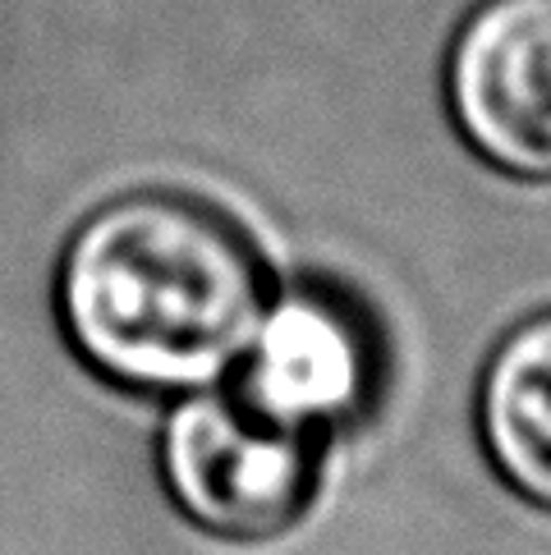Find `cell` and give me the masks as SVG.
<instances>
[{
    "mask_svg": "<svg viewBox=\"0 0 551 555\" xmlns=\"http://www.w3.org/2000/svg\"><path fill=\"white\" fill-rule=\"evenodd\" d=\"M267 304V262L248 230L207 197L170 189L97 207L55 275V312L78 359L148 395L221 382Z\"/></svg>",
    "mask_w": 551,
    "mask_h": 555,
    "instance_id": "1",
    "label": "cell"
},
{
    "mask_svg": "<svg viewBox=\"0 0 551 555\" xmlns=\"http://www.w3.org/2000/svg\"><path fill=\"white\" fill-rule=\"evenodd\" d=\"M162 473L198 528L226 542H271L304 519L318 491V450L304 427L244 395L193 390L166 423Z\"/></svg>",
    "mask_w": 551,
    "mask_h": 555,
    "instance_id": "2",
    "label": "cell"
},
{
    "mask_svg": "<svg viewBox=\"0 0 551 555\" xmlns=\"http://www.w3.org/2000/svg\"><path fill=\"white\" fill-rule=\"evenodd\" d=\"M446 111L491 170L551 184V0H478L446 55Z\"/></svg>",
    "mask_w": 551,
    "mask_h": 555,
    "instance_id": "3",
    "label": "cell"
},
{
    "mask_svg": "<svg viewBox=\"0 0 551 555\" xmlns=\"http://www.w3.org/2000/svg\"><path fill=\"white\" fill-rule=\"evenodd\" d=\"M244 359V400L304 431L349 418L368 400L377 372L363 312L326 289H299L281 304H267Z\"/></svg>",
    "mask_w": 551,
    "mask_h": 555,
    "instance_id": "4",
    "label": "cell"
},
{
    "mask_svg": "<svg viewBox=\"0 0 551 555\" xmlns=\"http://www.w3.org/2000/svg\"><path fill=\"white\" fill-rule=\"evenodd\" d=\"M478 431L501 482L551 514V308L524 317L491 349L478 386Z\"/></svg>",
    "mask_w": 551,
    "mask_h": 555,
    "instance_id": "5",
    "label": "cell"
}]
</instances>
